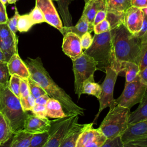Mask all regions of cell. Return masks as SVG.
Wrapping results in <instances>:
<instances>
[{
	"label": "cell",
	"mask_w": 147,
	"mask_h": 147,
	"mask_svg": "<svg viewBox=\"0 0 147 147\" xmlns=\"http://www.w3.org/2000/svg\"><path fill=\"white\" fill-rule=\"evenodd\" d=\"M24 62L30 72V78L40 85L50 98L60 102L67 115H84V109L76 104L71 97L54 82L44 68L40 57H28Z\"/></svg>",
	"instance_id": "cell-1"
},
{
	"label": "cell",
	"mask_w": 147,
	"mask_h": 147,
	"mask_svg": "<svg viewBox=\"0 0 147 147\" xmlns=\"http://www.w3.org/2000/svg\"><path fill=\"white\" fill-rule=\"evenodd\" d=\"M113 49L117 60L138 65L144 52V44L140 38L131 33L122 24L114 28Z\"/></svg>",
	"instance_id": "cell-2"
},
{
	"label": "cell",
	"mask_w": 147,
	"mask_h": 147,
	"mask_svg": "<svg viewBox=\"0 0 147 147\" xmlns=\"http://www.w3.org/2000/svg\"><path fill=\"white\" fill-rule=\"evenodd\" d=\"M0 111L8 119L14 133L23 130L28 113L24 111L20 99L8 86L0 87Z\"/></svg>",
	"instance_id": "cell-3"
},
{
	"label": "cell",
	"mask_w": 147,
	"mask_h": 147,
	"mask_svg": "<svg viewBox=\"0 0 147 147\" xmlns=\"http://www.w3.org/2000/svg\"><path fill=\"white\" fill-rule=\"evenodd\" d=\"M113 33L114 29L101 34H94L91 45L84 51L96 61L98 70L103 71L111 65L114 57Z\"/></svg>",
	"instance_id": "cell-4"
},
{
	"label": "cell",
	"mask_w": 147,
	"mask_h": 147,
	"mask_svg": "<svg viewBox=\"0 0 147 147\" xmlns=\"http://www.w3.org/2000/svg\"><path fill=\"white\" fill-rule=\"evenodd\" d=\"M129 109L116 105L105 117L98 129L107 140L121 136L129 126Z\"/></svg>",
	"instance_id": "cell-5"
},
{
	"label": "cell",
	"mask_w": 147,
	"mask_h": 147,
	"mask_svg": "<svg viewBox=\"0 0 147 147\" xmlns=\"http://www.w3.org/2000/svg\"><path fill=\"white\" fill-rule=\"evenodd\" d=\"M72 61L74 74L75 92L79 99L82 95L83 83L91 76L94 75V73L98 70L97 63L91 56L84 52L80 56Z\"/></svg>",
	"instance_id": "cell-6"
},
{
	"label": "cell",
	"mask_w": 147,
	"mask_h": 147,
	"mask_svg": "<svg viewBox=\"0 0 147 147\" xmlns=\"http://www.w3.org/2000/svg\"><path fill=\"white\" fill-rule=\"evenodd\" d=\"M105 72L106 76L101 84V96L98 100L99 102V110L93 120L94 124L96 123L100 114L105 109L109 107L111 109L117 105L115 99L114 98V88L119 73L111 67L106 68Z\"/></svg>",
	"instance_id": "cell-7"
},
{
	"label": "cell",
	"mask_w": 147,
	"mask_h": 147,
	"mask_svg": "<svg viewBox=\"0 0 147 147\" xmlns=\"http://www.w3.org/2000/svg\"><path fill=\"white\" fill-rule=\"evenodd\" d=\"M79 115H73L51 121L49 136L45 147H59L72 126L78 122Z\"/></svg>",
	"instance_id": "cell-8"
},
{
	"label": "cell",
	"mask_w": 147,
	"mask_h": 147,
	"mask_svg": "<svg viewBox=\"0 0 147 147\" xmlns=\"http://www.w3.org/2000/svg\"><path fill=\"white\" fill-rule=\"evenodd\" d=\"M146 89L147 87L140 82L139 78L133 82L125 83L121 95L115 99L117 105L130 109L141 101Z\"/></svg>",
	"instance_id": "cell-9"
},
{
	"label": "cell",
	"mask_w": 147,
	"mask_h": 147,
	"mask_svg": "<svg viewBox=\"0 0 147 147\" xmlns=\"http://www.w3.org/2000/svg\"><path fill=\"white\" fill-rule=\"evenodd\" d=\"M131 6V0H106V19L111 29L123 24L125 13Z\"/></svg>",
	"instance_id": "cell-10"
},
{
	"label": "cell",
	"mask_w": 147,
	"mask_h": 147,
	"mask_svg": "<svg viewBox=\"0 0 147 147\" xmlns=\"http://www.w3.org/2000/svg\"><path fill=\"white\" fill-rule=\"evenodd\" d=\"M37 5L42 12L46 23L62 32L63 25L52 0H36Z\"/></svg>",
	"instance_id": "cell-11"
},
{
	"label": "cell",
	"mask_w": 147,
	"mask_h": 147,
	"mask_svg": "<svg viewBox=\"0 0 147 147\" xmlns=\"http://www.w3.org/2000/svg\"><path fill=\"white\" fill-rule=\"evenodd\" d=\"M144 13L142 9L131 6L125 13L123 24L133 34H137L141 30Z\"/></svg>",
	"instance_id": "cell-12"
},
{
	"label": "cell",
	"mask_w": 147,
	"mask_h": 147,
	"mask_svg": "<svg viewBox=\"0 0 147 147\" xmlns=\"http://www.w3.org/2000/svg\"><path fill=\"white\" fill-rule=\"evenodd\" d=\"M51 126V121L47 117L42 118L33 114H28L22 130L34 135L49 132Z\"/></svg>",
	"instance_id": "cell-13"
},
{
	"label": "cell",
	"mask_w": 147,
	"mask_h": 147,
	"mask_svg": "<svg viewBox=\"0 0 147 147\" xmlns=\"http://www.w3.org/2000/svg\"><path fill=\"white\" fill-rule=\"evenodd\" d=\"M62 51L72 60L76 59L83 52L80 42V37L72 32H67L63 35Z\"/></svg>",
	"instance_id": "cell-14"
},
{
	"label": "cell",
	"mask_w": 147,
	"mask_h": 147,
	"mask_svg": "<svg viewBox=\"0 0 147 147\" xmlns=\"http://www.w3.org/2000/svg\"><path fill=\"white\" fill-rule=\"evenodd\" d=\"M121 137L123 144L133 140L147 138V119L129 124Z\"/></svg>",
	"instance_id": "cell-15"
},
{
	"label": "cell",
	"mask_w": 147,
	"mask_h": 147,
	"mask_svg": "<svg viewBox=\"0 0 147 147\" xmlns=\"http://www.w3.org/2000/svg\"><path fill=\"white\" fill-rule=\"evenodd\" d=\"M7 67L11 75H17L21 79H28L30 78V72L18 53L14 54L7 61Z\"/></svg>",
	"instance_id": "cell-16"
},
{
	"label": "cell",
	"mask_w": 147,
	"mask_h": 147,
	"mask_svg": "<svg viewBox=\"0 0 147 147\" xmlns=\"http://www.w3.org/2000/svg\"><path fill=\"white\" fill-rule=\"evenodd\" d=\"M102 9H106V0H89L85 3L81 17L88 21L92 32L95 17L97 12Z\"/></svg>",
	"instance_id": "cell-17"
},
{
	"label": "cell",
	"mask_w": 147,
	"mask_h": 147,
	"mask_svg": "<svg viewBox=\"0 0 147 147\" xmlns=\"http://www.w3.org/2000/svg\"><path fill=\"white\" fill-rule=\"evenodd\" d=\"M94 123H87L86 127L78 136L75 144V147H84L93 141L102 133L99 129L93 127Z\"/></svg>",
	"instance_id": "cell-18"
},
{
	"label": "cell",
	"mask_w": 147,
	"mask_h": 147,
	"mask_svg": "<svg viewBox=\"0 0 147 147\" xmlns=\"http://www.w3.org/2000/svg\"><path fill=\"white\" fill-rule=\"evenodd\" d=\"M19 99L22 107L25 112L30 111L35 105V99L30 94L28 79H21Z\"/></svg>",
	"instance_id": "cell-19"
},
{
	"label": "cell",
	"mask_w": 147,
	"mask_h": 147,
	"mask_svg": "<svg viewBox=\"0 0 147 147\" xmlns=\"http://www.w3.org/2000/svg\"><path fill=\"white\" fill-rule=\"evenodd\" d=\"M18 38L14 33L6 38L0 39V49L3 52L7 62L14 54L18 53Z\"/></svg>",
	"instance_id": "cell-20"
},
{
	"label": "cell",
	"mask_w": 147,
	"mask_h": 147,
	"mask_svg": "<svg viewBox=\"0 0 147 147\" xmlns=\"http://www.w3.org/2000/svg\"><path fill=\"white\" fill-rule=\"evenodd\" d=\"M121 73L125 74V83L133 82L137 79L140 68L138 64L131 61H119Z\"/></svg>",
	"instance_id": "cell-21"
},
{
	"label": "cell",
	"mask_w": 147,
	"mask_h": 147,
	"mask_svg": "<svg viewBox=\"0 0 147 147\" xmlns=\"http://www.w3.org/2000/svg\"><path fill=\"white\" fill-rule=\"evenodd\" d=\"M146 119H147V89L138 107L130 113L129 123H134Z\"/></svg>",
	"instance_id": "cell-22"
},
{
	"label": "cell",
	"mask_w": 147,
	"mask_h": 147,
	"mask_svg": "<svg viewBox=\"0 0 147 147\" xmlns=\"http://www.w3.org/2000/svg\"><path fill=\"white\" fill-rule=\"evenodd\" d=\"M47 117L51 118L59 119L68 115L65 113L60 102L54 98H50L46 105Z\"/></svg>",
	"instance_id": "cell-23"
},
{
	"label": "cell",
	"mask_w": 147,
	"mask_h": 147,
	"mask_svg": "<svg viewBox=\"0 0 147 147\" xmlns=\"http://www.w3.org/2000/svg\"><path fill=\"white\" fill-rule=\"evenodd\" d=\"M102 87L99 83L95 82L94 75H92L84 81L82 87V94L92 95L98 100L100 98Z\"/></svg>",
	"instance_id": "cell-24"
},
{
	"label": "cell",
	"mask_w": 147,
	"mask_h": 147,
	"mask_svg": "<svg viewBox=\"0 0 147 147\" xmlns=\"http://www.w3.org/2000/svg\"><path fill=\"white\" fill-rule=\"evenodd\" d=\"M86 125L87 123L82 124L78 123V122H76L72 126L59 147H75V142L78 136L86 127Z\"/></svg>",
	"instance_id": "cell-25"
},
{
	"label": "cell",
	"mask_w": 147,
	"mask_h": 147,
	"mask_svg": "<svg viewBox=\"0 0 147 147\" xmlns=\"http://www.w3.org/2000/svg\"><path fill=\"white\" fill-rule=\"evenodd\" d=\"M91 32L92 30L88 21L81 17L75 26H71L68 27L63 26L61 33L64 35L65 33L72 32L81 37L86 32L91 33Z\"/></svg>",
	"instance_id": "cell-26"
},
{
	"label": "cell",
	"mask_w": 147,
	"mask_h": 147,
	"mask_svg": "<svg viewBox=\"0 0 147 147\" xmlns=\"http://www.w3.org/2000/svg\"><path fill=\"white\" fill-rule=\"evenodd\" d=\"M14 133L5 115L0 111V144L7 141Z\"/></svg>",
	"instance_id": "cell-27"
},
{
	"label": "cell",
	"mask_w": 147,
	"mask_h": 147,
	"mask_svg": "<svg viewBox=\"0 0 147 147\" xmlns=\"http://www.w3.org/2000/svg\"><path fill=\"white\" fill-rule=\"evenodd\" d=\"M33 134L23 130L14 134L10 147H28Z\"/></svg>",
	"instance_id": "cell-28"
},
{
	"label": "cell",
	"mask_w": 147,
	"mask_h": 147,
	"mask_svg": "<svg viewBox=\"0 0 147 147\" xmlns=\"http://www.w3.org/2000/svg\"><path fill=\"white\" fill-rule=\"evenodd\" d=\"M74 0H59L57 2L58 9L62 17L64 26H72V16L69 11V5Z\"/></svg>",
	"instance_id": "cell-29"
},
{
	"label": "cell",
	"mask_w": 147,
	"mask_h": 147,
	"mask_svg": "<svg viewBox=\"0 0 147 147\" xmlns=\"http://www.w3.org/2000/svg\"><path fill=\"white\" fill-rule=\"evenodd\" d=\"M33 25L29 14L20 15L17 22V31L26 32Z\"/></svg>",
	"instance_id": "cell-30"
},
{
	"label": "cell",
	"mask_w": 147,
	"mask_h": 147,
	"mask_svg": "<svg viewBox=\"0 0 147 147\" xmlns=\"http://www.w3.org/2000/svg\"><path fill=\"white\" fill-rule=\"evenodd\" d=\"M49 136V132L34 134L28 147H45Z\"/></svg>",
	"instance_id": "cell-31"
},
{
	"label": "cell",
	"mask_w": 147,
	"mask_h": 147,
	"mask_svg": "<svg viewBox=\"0 0 147 147\" xmlns=\"http://www.w3.org/2000/svg\"><path fill=\"white\" fill-rule=\"evenodd\" d=\"M10 75L7 61H0V87L8 86Z\"/></svg>",
	"instance_id": "cell-32"
},
{
	"label": "cell",
	"mask_w": 147,
	"mask_h": 147,
	"mask_svg": "<svg viewBox=\"0 0 147 147\" xmlns=\"http://www.w3.org/2000/svg\"><path fill=\"white\" fill-rule=\"evenodd\" d=\"M28 82L30 94L34 99L47 94L46 92L41 88V87L37 83H36L33 80H32L30 78L28 79Z\"/></svg>",
	"instance_id": "cell-33"
},
{
	"label": "cell",
	"mask_w": 147,
	"mask_h": 147,
	"mask_svg": "<svg viewBox=\"0 0 147 147\" xmlns=\"http://www.w3.org/2000/svg\"><path fill=\"white\" fill-rule=\"evenodd\" d=\"M21 79L17 75H11L8 86L10 91L18 98H20Z\"/></svg>",
	"instance_id": "cell-34"
},
{
	"label": "cell",
	"mask_w": 147,
	"mask_h": 147,
	"mask_svg": "<svg viewBox=\"0 0 147 147\" xmlns=\"http://www.w3.org/2000/svg\"><path fill=\"white\" fill-rule=\"evenodd\" d=\"M29 15L34 25L46 22L42 12L37 5H35L34 7L29 13Z\"/></svg>",
	"instance_id": "cell-35"
},
{
	"label": "cell",
	"mask_w": 147,
	"mask_h": 147,
	"mask_svg": "<svg viewBox=\"0 0 147 147\" xmlns=\"http://www.w3.org/2000/svg\"><path fill=\"white\" fill-rule=\"evenodd\" d=\"M110 30L111 26L110 22L106 18L98 24L94 25L93 29V31L94 32V33L96 34H101L107 31H109Z\"/></svg>",
	"instance_id": "cell-36"
},
{
	"label": "cell",
	"mask_w": 147,
	"mask_h": 147,
	"mask_svg": "<svg viewBox=\"0 0 147 147\" xmlns=\"http://www.w3.org/2000/svg\"><path fill=\"white\" fill-rule=\"evenodd\" d=\"M20 16V14H19V12L17 9V7L15 6L14 14L10 19H9L8 22L7 23L10 30L15 34L17 32V22H18V20Z\"/></svg>",
	"instance_id": "cell-37"
},
{
	"label": "cell",
	"mask_w": 147,
	"mask_h": 147,
	"mask_svg": "<svg viewBox=\"0 0 147 147\" xmlns=\"http://www.w3.org/2000/svg\"><path fill=\"white\" fill-rule=\"evenodd\" d=\"M122 147H147V138L130 140L124 143Z\"/></svg>",
	"instance_id": "cell-38"
},
{
	"label": "cell",
	"mask_w": 147,
	"mask_h": 147,
	"mask_svg": "<svg viewBox=\"0 0 147 147\" xmlns=\"http://www.w3.org/2000/svg\"><path fill=\"white\" fill-rule=\"evenodd\" d=\"M33 114L39 118H47V110L46 106L35 104L30 110ZM48 118V117H47Z\"/></svg>",
	"instance_id": "cell-39"
},
{
	"label": "cell",
	"mask_w": 147,
	"mask_h": 147,
	"mask_svg": "<svg viewBox=\"0 0 147 147\" xmlns=\"http://www.w3.org/2000/svg\"><path fill=\"white\" fill-rule=\"evenodd\" d=\"M93 41V37H92L90 32H86L80 37L81 46L83 51L87 49L92 44ZM83 51V52H84Z\"/></svg>",
	"instance_id": "cell-40"
},
{
	"label": "cell",
	"mask_w": 147,
	"mask_h": 147,
	"mask_svg": "<svg viewBox=\"0 0 147 147\" xmlns=\"http://www.w3.org/2000/svg\"><path fill=\"white\" fill-rule=\"evenodd\" d=\"M123 145L121 137L119 136L113 139L107 140L101 147H122Z\"/></svg>",
	"instance_id": "cell-41"
},
{
	"label": "cell",
	"mask_w": 147,
	"mask_h": 147,
	"mask_svg": "<svg viewBox=\"0 0 147 147\" xmlns=\"http://www.w3.org/2000/svg\"><path fill=\"white\" fill-rule=\"evenodd\" d=\"M106 140V137L101 134L84 147H101Z\"/></svg>",
	"instance_id": "cell-42"
},
{
	"label": "cell",
	"mask_w": 147,
	"mask_h": 147,
	"mask_svg": "<svg viewBox=\"0 0 147 147\" xmlns=\"http://www.w3.org/2000/svg\"><path fill=\"white\" fill-rule=\"evenodd\" d=\"M13 33L9 28L7 24H0V39L6 38Z\"/></svg>",
	"instance_id": "cell-43"
},
{
	"label": "cell",
	"mask_w": 147,
	"mask_h": 147,
	"mask_svg": "<svg viewBox=\"0 0 147 147\" xmlns=\"http://www.w3.org/2000/svg\"><path fill=\"white\" fill-rule=\"evenodd\" d=\"M8 21L6 6L0 1V24H7Z\"/></svg>",
	"instance_id": "cell-44"
},
{
	"label": "cell",
	"mask_w": 147,
	"mask_h": 147,
	"mask_svg": "<svg viewBox=\"0 0 147 147\" xmlns=\"http://www.w3.org/2000/svg\"><path fill=\"white\" fill-rule=\"evenodd\" d=\"M144 52L138 64L140 71L146 67H147V42L144 43Z\"/></svg>",
	"instance_id": "cell-45"
},
{
	"label": "cell",
	"mask_w": 147,
	"mask_h": 147,
	"mask_svg": "<svg viewBox=\"0 0 147 147\" xmlns=\"http://www.w3.org/2000/svg\"><path fill=\"white\" fill-rule=\"evenodd\" d=\"M106 17H107V11H106V9H102V10H99L97 12V13L95 17V18H94V23H93L94 26V25L98 24L102 21L106 19Z\"/></svg>",
	"instance_id": "cell-46"
},
{
	"label": "cell",
	"mask_w": 147,
	"mask_h": 147,
	"mask_svg": "<svg viewBox=\"0 0 147 147\" xmlns=\"http://www.w3.org/2000/svg\"><path fill=\"white\" fill-rule=\"evenodd\" d=\"M131 5L138 8L147 7V0H131Z\"/></svg>",
	"instance_id": "cell-47"
},
{
	"label": "cell",
	"mask_w": 147,
	"mask_h": 147,
	"mask_svg": "<svg viewBox=\"0 0 147 147\" xmlns=\"http://www.w3.org/2000/svg\"><path fill=\"white\" fill-rule=\"evenodd\" d=\"M138 76L140 82L147 87V67L140 71Z\"/></svg>",
	"instance_id": "cell-48"
},
{
	"label": "cell",
	"mask_w": 147,
	"mask_h": 147,
	"mask_svg": "<svg viewBox=\"0 0 147 147\" xmlns=\"http://www.w3.org/2000/svg\"><path fill=\"white\" fill-rule=\"evenodd\" d=\"M50 97L48 94L42 95L36 99H35V104H38L46 106Z\"/></svg>",
	"instance_id": "cell-49"
},
{
	"label": "cell",
	"mask_w": 147,
	"mask_h": 147,
	"mask_svg": "<svg viewBox=\"0 0 147 147\" xmlns=\"http://www.w3.org/2000/svg\"><path fill=\"white\" fill-rule=\"evenodd\" d=\"M13 136L7 141H6V142H5L3 144H0V147H10L11 142H12Z\"/></svg>",
	"instance_id": "cell-50"
},
{
	"label": "cell",
	"mask_w": 147,
	"mask_h": 147,
	"mask_svg": "<svg viewBox=\"0 0 147 147\" xmlns=\"http://www.w3.org/2000/svg\"><path fill=\"white\" fill-rule=\"evenodd\" d=\"M0 61H6V57L1 49H0Z\"/></svg>",
	"instance_id": "cell-51"
},
{
	"label": "cell",
	"mask_w": 147,
	"mask_h": 147,
	"mask_svg": "<svg viewBox=\"0 0 147 147\" xmlns=\"http://www.w3.org/2000/svg\"><path fill=\"white\" fill-rule=\"evenodd\" d=\"M18 1V0H7V3H9V4H13L15 3Z\"/></svg>",
	"instance_id": "cell-52"
},
{
	"label": "cell",
	"mask_w": 147,
	"mask_h": 147,
	"mask_svg": "<svg viewBox=\"0 0 147 147\" xmlns=\"http://www.w3.org/2000/svg\"><path fill=\"white\" fill-rule=\"evenodd\" d=\"M142 9V10H143V11H144V13L145 14L147 15V7L144 8V9Z\"/></svg>",
	"instance_id": "cell-53"
},
{
	"label": "cell",
	"mask_w": 147,
	"mask_h": 147,
	"mask_svg": "<svg viewBox=\"0 0 147 147\" xmlns=\"http://www.w3.org/2000/svg\"><path fill=\"white\" fill-rule=\"evenodd\" d=\"M0 1H1V2L4 5H5L6 3L7 2V0H0Z\"/></svg>",
	"instance_id": "cell-54"
},
{
	"label": "cell",
	"mask_w": 147,
	"mask_h": 147,
	"mask_svg": "<svg viewBox=\"0 0 147 147\" xmlns=\"http://www.w3.org/2000/svg\"><path fill=\"white\" fill-rule=\"evenodd\" d=\"M84 2H85V3H86V2H87L89 0H84Z\"/></svg>",
	"instance_id": "cell-55"
},
{
	"label": "cell",
	"mask_w": 147,
	"mask_h": 147,
	"mask_svg": "<svg viewBox=\"0 0 147 147\" xmlns=\"http://www.w3.org/2000/svg\"><path fill=\"white\" fill-rule=\"evenodd\" d=\"M52 1H58L59 0H52Z\"/></svg>",
	"instance_id": "cell-56"
}]
</instances>
